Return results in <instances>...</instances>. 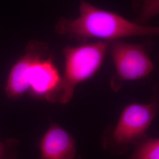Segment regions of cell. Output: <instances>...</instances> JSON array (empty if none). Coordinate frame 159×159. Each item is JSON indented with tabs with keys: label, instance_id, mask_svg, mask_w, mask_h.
Masks as SVG:
<instances>
[{
	"label": "cell",
	"instance_id": "8992f818",
	"mask_svg": "<svg viewBox=\"0 0 159 159\" xmlns=\"http://www.w3.org/2000/svg\"><path fill=\"white\" fill-rule=\"evenodd\" d=\"M41 159H79L74 138L61 127L52 124L42 137Z\"/></svg>",
	"mask_w": 159,
	"mask_h": 159
},
{
	"label": "cell",
	"instance_id": "7a4b0ae2",
	"mask_svg": "<svg viewBox=\"0 0 159 159\" xmlns=\"http://www.w3.org/2000/svg\"><path fill=\"white\" fill-rule=\"evenodd\" d=\"M48 44L39 40L30 41L25 52L12 66L7 80L6 93L17 98L27 91L44 98L59 84L61 75Z\"/></svg>",
	"mask_w": 159,
	"mask_h": 159
},
{
	"label": "cell",
	"instance_id": "277c9868",
	"mask_svg": "<svg viewBox=\"0 0 159 159\" xmlns=\"http://www.w3.org/2000/svg\"><path fill=\"white\" fill-rule=\"evenodd\" d=\"M158 110V99L148 104L132 103L122 111L117 124L105 131L102 137L103 148L114 155L125 153L130 145L146 137Z\"/></svg>",
	"mask_w": 159,
	"mask_h": 159
},
{
	"label": "cell",
	"instance_id": "ba28073f",
	"mask_svg": "<svg viewBox=\"0 0 159 159\" xmlns=\"http://www.w3.org/2000/svg\"><path fill=\"white\" fill-rule=\"evenodd\" d=\"M135 150L128 159H159V140L145 137L135 144Z\"/></svg>",
	"mask_w": 159,
	"mask_h": 159
},
{
	"label": "cell",
	"instance_id": "9c48e42d",
	"mask_svg": "<svg viewBox=\"0 0 159 159\" xmlns=\"http://www.w3.org/2000/svg\"><path fill=\"white\" fill-rule=\"evenodd\" d=\"M16 143L14 140H8L6 142L0 140V159H14L12 150Z\"/></svg>",
	"mask_w": 159,
	"mask_h": 159
},
{
	"label": "cell",
	"instance_id": "3957f363",
	"mask_svg": "<svg viewBox=\"0 0 159 159\" xmlns=\"http://www.w3.org/2000/svg\"><path fill=\"white\" fill-rule=\"evenodd\" d=\"M108 43L98 41L77 46H67L63 50L64 70L57 88L45 97L49 102L66 104L74 96L80 83L96 73L102 66Z\"/></svg>",
	"mask_w": 159,
	"mask_h": 159
},
{
	"label": "cell",
	"instance_id": "6da1fadb",
	"mask_svg": "<svg viewBox=\"0 0 159 159\" xmlns=\"http://www.w3.org/2000/svg\"><path fill=\"white\" fill-rule=\"evenodd\" d=\"M79 1L78 17L60 18L55 25L57 34L73 40L94 39L107 43L128 37L159 35L158 27L140 25L116 12L98 8L85 0Z\"/></svg>",
	"mask_w": 159,
	"mask_h": 159
},
{
	"label": "cell",
	"instance_id": "5b68a950",
	"mask_svg": "<svg viewBox=\"0 0 159 159\" xmlns=\"http://www.w3.org/2000/svg\"><path fill=\"white\" fill-rule=\"evenodd\" d=\"M116 74L110 81L114 92L119 91L127 81L142 79L154 70L153 63L145 46L121 40L108 43Z\"/></svg>",
	"mask_w": 159,
	"mask_h": 159
},
{
	"label": "cell",
	"instance_id": "52a82bcc",
	"mask_svg": "<svg viewBox=\"0 0 159 159\" xmlns=\"http://www.w3.org/2000/svg\"><path fill=\"white\" fill-rule=\"evenodd\" d=\"M132 9L136 13L134 23L147 25L159 14V0H132Z\"/></svg>",
	"mask_w": 159,
	"mask_h": 159
}]
</instances>
